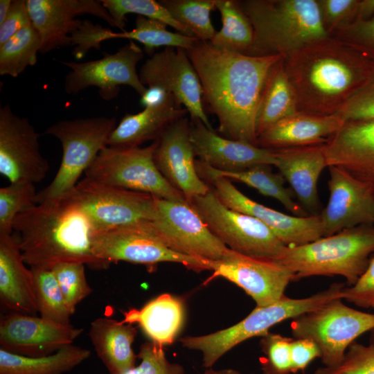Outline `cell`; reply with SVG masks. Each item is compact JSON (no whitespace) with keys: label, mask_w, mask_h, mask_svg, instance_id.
Wrapping results in <instances>:
<instances>
[{"label":"cell","mask_w":374,"mask_h":374,"mask_svg":"<svg viewBox=\"0 0 374 374\" xmlns=\"http://www.w3.org/2000/svg\"><path fill=\"white\" fill-rule=\"evenodd\" d=\"M186 53L202 85L204 109L216 116L218 130L226 138L258 145V105L269 73L282 57L230 52L202 40Z\"/></svg>","instance_id":"1"},{"label":"cell","mask_w":374,"mask_h":374,"mask_svg":"<svg viewBox=\"0 0 374 374\" xmlns=\"http://www.w3.org/2000/svg\"><path fill=\"white\" fill-rule=\"evenodd\" d=\"M298 110L336 114L364 84L374 60L332 36L314 42L283 59Z\"/></svg>","instance_id":"2"},{"label":"cell","mask_w":374,"mask_h":374,"mask_svg":"<svg viewBox=\"0 0 374 374\" xmlns=\"http://www.w3.org/2000/svg\"><path fill=\"white\" fill-rule=\"evenodd\" d=\"M26 264L51 269L61 262H78L93 269L110 264L92 252L95 232L87 215L76 205L62 199L35 204L18 214L13 221Z\"/></svg>","instance_id":"3"},{"label":"cell","mask_w":374,"mask_h":374,"mask_svg":"<svg viewBox=\"0 0 374 374\" xmlns=\"http://www.w3.org/2000/svg\"><path fill=\"white\" fill-rule=\"evenodd\" d=\"M240 3L253 30L249 55L286 59L330 36L323 26L317 0H244Z\"/></svg>","instance_id":"4"},{"label":"cell","mask_w":374,"mask_h":374,"mask_svg":"<svg viewBox=\"0 0 374 374\" xmlns=\"http://www.w3.org/2000/svg\"><path fill=\"white\" fill-rule=\"evenodd\" d=\"M374 253V224L344 229L299 246H285L276 260L294 274V280L315 276H341L353 285Z\"/></svg>","instance_id":"5"},{"label":"cell","mask_w":374,"mask_h":374,"mask_svg":"<svg viewBox=\"0 0 374 374\" xmlns=\"http://www.w3.org/2000/svg\"><path fill=\"white\" fill-rule=\"evenodd\" d=\"M344 287V283H334L327 289L305 298L285 296L272 305L256 306L244 319L227 328L204 335L185 336L179 341L183 347L200 352L203 366L212 368L224 354L245 340L260 337L278 323L293 319L332 300L343 299Z\"/></svg>","instance_id":"6"},{"label":"cell","mask_w":374,"mask_h":374,"mask_svg":"<svg viewBox=\"0 0 374 374\" xmlns=\"http://www.w3.org/2000/svg\"><path fill=\"white\" fill-rule=\"evenodd\" d=\"M115 117H89L62 120L44 132L61 143L62 157L52 181L37 192L35 204L59 202L65 198L79 182L81 175L107 145L116 126Z\"/></svg>","instance_id":"7"},{"label":"cell","mask_w":374,"mask_h":374,"mask_svg":"<svg viewBox=\"0 0 374 374\" xmlns=\"http://www.w3.org/2000/svg\"><path fill=\"white\" fill-rule=\"evenodd\" d=\"M342 300H332L302 314L290 325L294 339H308L318 346L326 367L339 365L356 339L374 328V313L354 309Z\"/></svg>","instance_id":"8"},{"label":"cell","mask_w":374,"mask_h":374,"mask_svg":"<svg viewBox=\"0 0 374 374\" xmlns=\"http://www.w3.org/2000/svg\"><path fill=\"white\" fill-rule=\"evenodd\" d=\"M157 141L141 147H105L85 171V177L110 186L142 192L156 197L186 201L157 169L154 152Z\"/></svg>","instance_id":"9"},{"label":"cell","mask_w":374,"mask_h":374,"mask_svg":"<svg viewBox=\"0 0 374 374\" xmlns=\"http://www.w3.org/2000/svg\"><path fill=\"white\" fill-rule=\"evenodd\" d=\"M210 231L231 250L252 258L276 261L285 245L259 220L224 205L210 187L187 201Z\"/></svg>","instance_id":"10"},{"label":"cell","mask_w":374,"mask_h":374,"mask_svg":"<svg viewBox=\"0 0 374 374\" xmlns=\"http://www.w3.org/2000/svg\"><path fill=\"white\" fill-rule=\"evenodd\" d=\"M91 247L97 258L109 264L125 261L149 266L171 262L196 271L211 269V261L184 256L170 249L159 236L152 221L94 232Z\"/></svg>","instance_id":"11"},{"label":"cell","mask_w":374,"mask_h":374,"mask_svg":"<svg viewBox=\"0 0 374 374\" xmlns=\"http://www.w3.org/2000/svg\"><path fill=\"white\" fill-rule=\"evenodd\" d=\"M63 199L80 208L95 232L152 221L156 197L145 193L105 185L87 177Z\"/></svg>","instance_id":"12"},{"label":"cell","mask_w":374,"mask_h":374,"mask_svg":"<svg viewBox=\"0 0 374 374\" xmlns=\"http://www.w3.org/2000/svg\"><path fill=\"white\" fill-rule=\"evenodd\" d=\"M159 236L172 251L207 261H218L230 251L186 201L156 197L152 221Z\"/></svg>","instance_id":"13"},{"label":"cell","mask_w":374,"mask_h":374,"mask_svg":"<svg viewBox=\"0 0 374 374\" xmlns=\"http://www.w3.org/2000/svg\"><path fill=\"white\" fill-rule=\"evenodd\" d=\"M143 57V50L130 41L116 53L98 60L62 62L70 69L64 78V90L69 94H75L95 87L103 100H110L117 97L121 85H127L141 96L147 87L140 80L136 65Z\"/></svg>","instance_id":"14"},{"label":"cell","mask_w":374,"mask_h":374,"mask_svg":"<svg viewBox=\"0 0 374 374\" xmlns=\"http://www.w3.org/2000/svg\"><path fill=\"white\" fill-rule=\"evenodd\" d=\"M39 134L9 104L0 108V172L10 183L35 184L46 176L49 163L39 150Z\"/></svg>","instance_id":"15"},{"label":"cell","mask_w":374,"mask_h":374,"mask_svg":"<svg viewBox=\"0 0 374 374\" xmlns=\"http://www.w3.org/2000/svg\"><path fill=\"white\" fill-rule=\"evenodd\" d=\"M139 75L144 86L171 93L191 120H200L213 130L204 109L199 77L186 50L168 47L154 53L141 66Z\"/></svg>","instance_id":"16"},{"label":"cell","mask_w":374,"mask_h":374,"mask_svg":"<svg viewBox=\"0 0 374 374\" xmlns=\"http://www.w3.org/2000/svg\"><path fill=\"white\" fill-rule=\"evenodd\" d=\"M202 179L210 183L224 205L261 221L285 246H299L323 237L319 214L304 217L287 215L251 199L227 178L205 176Z\"/></svg>","instance_id":"17"},{"label":"cell","mask_w":374,"mask_h":374,"mask_svg":"<svg viewBox=\"0 0 374 374\" xmlns=\"http://www.w3.org/2000/svg\"><path fill=\"white\" fill-rule=\"evenodd\" d=\"M211 278H224L242 289L257 307L272 305L285 296L294 274L281 263L247 256L230 250L226 256L212 261Z\"/></svg>","instance_id":"18"},{"label":"cell","mask_w":374,"mask_h":374,"mask_svg":"<svg viewBox=\"0 0 374 374\" xmlns=\"http://www.w3.org/2000/svg\"><path fill=\"white\" fill-rule=\"evenodd\" d=\"M32 24L41 39L40 53L71 46V35L82 21L76 19L88 14L116 27L101 0H26Z\"/></svg>","instance_id":"19"},{"label":"cell","mask_w":374,"mask_h":374,"mask_svg":"<svg viewBox=\"0 0 374 374\" xmlns=\"http://www.w3.org/2000/svg\"><path fill=\"white\" fill-rule=\"evenodd\" d=\"M157 141L154 161L167 181L184 195L186 202L207 193L210 186L196 168L188 118L172 123Z\"/></svg>","instance_id":"20"},{"label":"cell","mask_w":374,"mask_h":374,"mask_svg":"<svg viewBox=\"0 0 374 374\" xmlns=\"http://www.w3.org/2000/svg\"><path fill=\"white\" fill-rule=\"evenodd\" d=\"M82 331L71 324L14 312L1 320L0 346L1 349L20 355L46 356L72 345Z\"/></svg>","instance_id":"21"},{"label":"cell","mask_w":374,"mask_h":374,"mask_svg":"<svg viewBox=\"0 0 374 374\" xmlns=\"http://www.w3.org/2000/svg\"><path fill=\"white\" fill-rule=\"evenodd\" d=\"M329 199L319 215L323 236L374 224V195L369 188L337 167H328Z\"/></svg>","instance_id":"22"},{"label":"cell","mask_w":374,"mask_h":374,"mask_svg":"<svg viewBox=\"0 0 374 374\" xmlns=\"http://www.w3.org/2000/svg\"><path fill=\"white\" fill-rule=\"evenodd\" d=\"M328 167L344 170L374 195V120H351L325 143Z\"/></svg>","instance_id":"23"},{"label":"cell","mask_w":374,"mask_h":374,"mask_svg":"<svg viewBox=\"0 0 374 374\" xmlns=\"http://www.w3.org/2000/svg\"><path fill=\"white\" fill-rule=\"evenodd\" d=\"M190 140L195 156L222 171L243 170L257 165L275 166L274 150L217 134L200 120H190Z\"/></svg>","instance_id":"24"},{"label":"cell","mask_w":374,"mask_h":374,"mask_svg":"<svg viewBox=\"0 0 374 374\" xmlns=\"http://www.w3.org/2000/svg\"><path fill=\"white\" fill-rule=\"evenodd\" d=\"M272 150L276 159L274 166L290 185L299 204L308 213L317 215L319 208L317 184L328 167L325 144Z\"/></svg>","instance_id":"25"},{"label":"cell","mask_w":374,"mask_h":374,"mask_svg":"<svg viewBox=\"0 0 374 374\" xmlns=\"http://www.w3.org/2000/svg\"><path fill=\"white\" fill-rule=\"evenodd\" d=\"M338 114L297 112L273 124L258 136V145L269 150L325 144L343 125Z\"/></svg>","instance_id":"26"},{"label":"cell","mask_w":374,"mask_h":374,"mask_svg":"<svg viewBox=\"0 0 374 374\" xmlns=\"http://www.w3.org/2000/svg\"><path fill=\"white\" fill-rule=\"evenodd\" d=\"M18 239L0 234V301L15 312L34 315L37 311L31 269L25 265Z\"/></svg>","instance_id":"27"},{"label":"cell","mask_w":374,"mask_h":374,"mask_svg":"<svg viewBox=\"0 0 374 374\" xmlns=\"http://www.w3.org/2000/svg\"><path fill=\"white\" fill-rule=\"evenodd\" d=\"M187 113L172 98L159 105L145 107L139 113L126 114L111 133L107 146L139 147L146 141H156L170 125Z\"/></svg>","instance_id":"28"},{"label":"cell","mask_w":374,"mask_h":374,"mask_svg":"<svg viewBox=\"0 0 374 374\" xmlns=\"http://www.w3.org/2000/svg\"><path fill=\"white\" fill-rule=\"evenodd\" d=\"M136 335L132 324L122 321L101 317L91 322L89 335L109 374H124L135 366L132 344Z\"/></svg>","instance_id":"29"},{"label":"cell","mask_w":374,"mask_h":374,"mask_svg":"<svg viewBox=\"0 0 374 374\" xmlns=\"http://www.w3.org/2000/svg\"><path fill=\"white\" fill-rule=\"evenodd\" d=\"M184 308L181 301L169 294H163L148 302L141 309H132L122 321L137 323L152 341L161 346L173 343L184 322Z\"/></svg>","instance_id":"30"},{"label":"cell","mask_w":374,"mask_h":374,"mask_svg":"<svg viewBox=\"0 0 374 374\" xmlns=\"http://www.w3.org/2000/svg\"><path fill=\"white\" fill-rule=\"evenodd\" d=\"M195 166L201 178L205 176H220L244 183L260 194L278 200L295 216L310 215L293 199L290 190L285 186V179L280 173L272 172L270 165H257L239 171L216 170L200 160H196Z\"/></svg>","instance_id":"31"},{"label":"cell","mask_w":374,"mask_h":374,"mask_svg":"<svg viewBox=\"0 0 374 374\" xmlns=\"http://www.w3.org/2000/svg\"><path fill=\"white\" fill-rule=\"evenodd\" d=\"M111 39H128L139 42L143 45L145 53L150 56L161 46L187 51L199 40L196 37L169 31L166 24L140 15L136 17L134 28L129 31L116 33L97 25L93 35L95 46L100 48L102 42Z\"/></svg>","instance_id":"32"},{"label":"cell","mask_w":374,"mask_h":374,"mask_svg":"<svg viewBox=\"0 0 374 374\" xmlns=\"http://www.w3.org/2000/svg\"><path fill=\"white\" fill-rule=\"evenodd\" d=\"M89 350L73 345L51 355L28 357L0 349V374H64L87 360Z\"/></svg>","instance_id":"33"},{"label":"cell","mask_w":374,"mask_h":374,"mask_svg":"<svg viewBox=\"0 0 374 374\" xmlns=\"http://www.w3.org/2000/svg\"><path fill=\"white\" fill-rule=\"evenodd\" d=\"M297 112L295 93L281 59L271 69L260 98L256 119L257 136L273 124Z\"/></svg>","instance_id":"34"},{"label":"cell","mask_w":374,"mask_h":374,"mask_svg":"<svg viewBox=\"0 0 374 374\" xmlns=\"http://www.w3.org/2000/svg\"><path fill=\"white\" fill-rule=\"evenodd\" d=\"M222 26L209 41L214 47L249 55L253 45V30L240 1L215 0Z\"/></svg>","instance_id":"35"},{"label":"cell","mask_w":374,"mask_h":374,"mask_svg":"<svg viewBox=\"0 0 374 374\" xmlns=\"http://www.w3.org/2000/svg\"><path fill=\"white\" fill-rule=\"evenodd\" d=\"M40 48L39 35L31 24L0 45V75L17 77L37 63Z\"/></svg>","instance_id":"36"},{"label":"cell","mask_w":374,"mask_h":374,"mask_svg":"<svg viewBox=\"0 0 374 374\" xmlns=\"http://www.w3.org/2000/svg\"><path fill=\"white\" fill-rule=\"evenodd\" d=\"M159 2L198 39L209 42L216 33L210 17L211 12L216 10L215 0H160Z\"/></svg>","instance_id":"37"},{"label":"cell","mask_w":374,"mask_h":374,"mask_svg":"<svg viewBox=\"0 0 374 374\" xmlns=\"http://www.w3.org/2000/svg\"><path fill=\"white\" fill-rule=\"evenodd\" d=\"M30 269L36 304L40 317L60 324H70L71 314L52 271L40 267Z\"/></svg>","instance_id":"38"},{"label":"cell","mask_w":374,"mask_h":374,"mask_svg":"<svg viewBox=\"0 0 374 374\" xmlns=\"http://www.w3.org/2000/svg\"><path fill=\"white\" fill-rule=\"evenodd\" d=\"M101 1L114 20L116 28L122 31L125 30L126 15L136 14L160 21L171 26L179 33L195 37L186 27L174 19L159 1L154 0H101Z\"/></svg>","instance_id":"39"},{"label":"cell","mask_w":374,"mask_h":374,"mask_svg":"<svg viewBox=\"0 0 374 374\" xmlns=\"http://www.w3.org/2000/svg\"><path fill=\"white\" fill-rule=\"evenodd\" d=\"M37 193L30 182L10 183L0 188V234H11L14 219L36 204Z\"/></svg>","instance_id":"40"},{"label":"cell","mask_w":374,"mask_h":374,"mask_svg":"<svg viewBox=\"0 0 374 374\" xmlns=\"http://www.w3.org/2000/svg\"><path fill=\"white\" fill-rule=\"evenodd\" d=\"M84 266L78 262H61L51 269L71 315L78 303L92 292L86 278Z\"/></svg>","instance_id":"41"},{"label":"cell","mask_w":374,"mask_h":374,"mask_svg":"<svg viewBox=\"0 0 374 374\" xmlns=\"http://www.w3.org/2000/svg\"><path fill=\"white\" fill-rule=\"evenodd\" d=\"M260 337V347L265 355L263 374L292 373L290 345L293 338L269 332Z\"/></svg>","instance_id":"42"},{"label":"cell","mask_w":374,"mask_h":374,"mask_svg":"<svg viewBox=\"0 0 374 374\" xmlns=\"http://www.w3.org/2000/svg\"><path fill=\"white\" fill-rule=\"evenodd\" d=\"M314 374H374V344L364 345L354 341L339 365L323 366Z\"/></svg>","instance_id":"43"},{"label":"cell","mask_w":374,"mask_h":374,"mask_svg":"<svg viewBox=\"0 0 374 374\" xmlns=\"http://www.w3.org/2000/svg\"><path fill=\"white\" fill-rule=\"evenodd\" d=\"M136 356L140 359L139 364L124 374L184 373L181 364L168 361L163 346L152 341L142 344Z\"/></svg>","instance_id":"44"},{"label":"cell","mask_w":374,"mask_h":374,"mask_svg":"<svg viewBox=\"0 0 374 374\" xmlns=\"http://www.w3.org/2000/svg\"><path fill=\"white\" fill-rule=\"evenodd\" d=\"M359 0H317L323 26L330 36L357 19Z\"/></svg>","instance_id":"45"},{"label":"cell","mask_w":374,"mask_h":374,"mask_svg":"<svg viewBox=\"0 0 374 374\" xmlns=\"http://www.w3.org/2000/svg\"><path fill=\"white\" fill-rule=\"evenodd\" d=\"M337 114L345 121L374 120V67L367 80L345 103Z\"/></svg>","instance_id":"46"},{"label":"cell","mask_w":374,"mask_h":374,"mask_svg":"<svg viewBox=\"0 0 374 374\" xmlns=\"http://www.w3.org/2000/svg\"><path fill=\"white\" fill-rule=\"evenodd\" d=\"M330 36L351 45L374 60V16L367 20L355 21Z\"/></svg>","instance_id":"47"},{"label":"cell","mask_w":374,"mask_h":374,"mask_svg":"<svg viewBox=\"0 0 374 374\" xmlns=\"http://www.w3.org/2000/svg\"><path fill=\"white\" fill-rule=\"evenodd\" d=\"M343 300L362 308L374 310V256L358 279L352 286L343 289Z\"/></svg>","instance_id":"48"},{"label":"cell","mask_w":374,"mask_h":374,"mask_svg":"<svg viewBox=\"0 0 374 374\" xmlns=\"http://www.w3.org/2000/svg\"><path fill=\"white\" fill-rule=\"evenodd\" d=\"M32 24L26 0H14L4 21L0 24V45Z\"/></svg>","instance_id":"49"},{"label":"cell","mask_w":374,"mask_h":374,"mask_svg":"<svg viewBox=\"0 0 374 374\" xmlns=\"http://www.w3.org/2000/svg\"><path fill=\"white\" fill-rule=\"evenodd\" d=\"M321 357L318 346L308 339H294L290 345L291 372L303 371L317 358Z\"/></svg>","instance_id":"50"},{"label":"cell","mask_w":374,"mask_h":374,"mask_svg":"<svg viewBox=\"0 0 374 374\" xmlns=\"http://www.w3.org/2000/svg\"><path fill=\"white\" fill-rule=\"evenodd\" d=\"M172 98H175L173 95L161 88L147 87L145 92L141 96L140 103L145 107H152L161 105Z\"/></svg>","instance_id":"51"},{"label":"cell","mask_w":374,"mask_h":374,"mask_svg":"<svg viewBox=\"0 0 374 374\" xmlns=\"http://www.w3.org/2000/svg\"><path fill=\"white\" fill-rule=\"evenodd\" d=\"M373 16H374V0H359L356 21L367 20Z\"/></svg>","instance_id":"52"},{"label":"cell","mask_w":374,"mask_h":374,"mask_svg":"<svg viewBox=\"0 0 374 374\" xmlns=\"http://www.w3.org/2000/svg\"><path fill=\"white\" fill-rule=\"evenodd\" d=\"M12 3V0H1L0 1V24H1L6 17L8 16L11 6Z\"/></svg>","instance_id":"53"},{"label":"cell","mask_w":374,"mask_h":374,"mask_svg":"<svg viewBox=\"0 0 374 374\" xmlns=\"http://www.w3.org/2000/svg\"><path fill=\"white\" fill-rule=\"evenodd\" d=\"M202 374H243L238 371L231 368L213 369L208 368Z\"/></svg>","instance_id":"54"},{"label":"cell","mask_w":374,"mask_h":374,"mask_svg":"<svg viewBox=\"0 0 374 374\" xmlns=\"http://www.w3.org/2000/svg\"><path fill=\"white\" fill-rule=\"evenodd\" d=\"M369 344H374V328L370 331Z\"/></svg>","instance_id":"55"}]
</instances>
